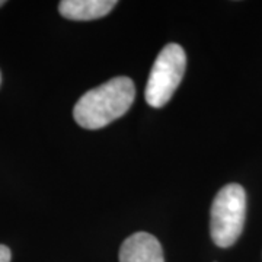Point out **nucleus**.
Here are the masks:
<instances>
[{
	"mask_svg": "<svg viewBox=\"0 0 262 262\" xmlns=\"http://www.w3.org/2000/svg\"><path fill=\"white\" fill-rule=\"evenodd\" d=\"M136 86L130 77L118 76L88 91L73 110L76 122L86 130H98L118 120L131 108Z\"/></svg>",
	"mask_w": 262,
	"mask_h": 262,
	"instance_id": "obj_1",
	"label": "nucleus"
},
{
	"mask_svg": "<svg viewBox=\"0 0 262 262\" xmlns=\"http://www.w3.org/2000/svg\"><path fill=\"white\" fill-rule=\"evenodd\" d=\"M246 217V192L239 184H229L214 196L210 233L219 248H230L242 234Z\"/></svg>",
	"mask_w": 262,
	"mask_h": 262,
	"instance_id": "obj_2",
	"label": "nucleus"
},
{
	"mask_svg": "<svg viewBox=\"0 0 262 262\" xmlns=\"http://www.w3.org/2000/svg\"><path fill=\"white\" fill-rule=\"evenodd\" d=\"M187 67V54L179 44H168L159 53L150 70L146 84V102L153 108H162L170 101L182 82Z\"/></svg>",
	"mask_w": 262,
	"mask_h": 262,
	"instance_id": "obj_3",
	"label": "nucleus"
},
{
	"mask_svg": "<svg viewBox=\"0 0 262 262\" xmlns=\"http://www.w3.org/2000/svg\"><path fill=\"white\" fill-rule=\"evenodd\" d=\"M120 262H165L162 245L153 234L137 232L122 242Z\"/></svg>",
	"mask_w": 262,
	"mask_h": 262,
	"instance_id": "obj_4",
	"label": "nucleus"
},
{
	"mask_svg": "<svg viewBox=\"0 0 262 262\" xmlns=\"http://www.w3.org/2000/svg\"><path fill=\"white\" fill-rule=\"evenodd\" d=\"M115 6V0H63L58 12L70 20H94L108 15Z\"/></svg>",
	"mask_w": 262,
	"mask_h": 262,
	"instance_id": "obj_5",
	"label": "nucleus"
},
{
	"mask_svg": "<svg viewBox=\"0 0 262 262\" xmlns=\"http://www.w3.org/2000/svg\"><path fill=\"white\" fill-rule=\"evenodd\" d=\"M10 258H12V253L9 248L5 245H0V262H10Z\"/></svg>",
	"mask_w": 262,
	"mask_h": 262,
	"instance_id": "obj_6",
	"label": "nucleus"
},
{
	"mask_svg": "<svg viewBox=\"0 0 262 262\" xmlns=\"http://www.w3.org/2000/svg\"><path fill=\"white\" fill-rule=\"evenodd\" d=\"M5 3H6V2H3V0H0V8H2V6H3Z\"/></svg>",
	"mask_w": 262,
	"mask_h": 262,
	"instance_id": "obj_7",
	"label": "nucleus"
},
{
	"mask_svg": "<svg viewBox=\"0 0 262 262\" xmlns=\"http://www.w3.org/2000/svg\"><path fill=\"white\" fill-rule=\"evenodd\" d=\"M0 83H2V73H0Z\"/></svg>",
	"mask_w": 262,
	"mask_h": 262,
	"instance_id": "obj_8",
	"label": "nucleus"
}]
</instances>
